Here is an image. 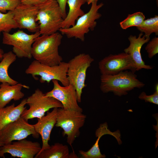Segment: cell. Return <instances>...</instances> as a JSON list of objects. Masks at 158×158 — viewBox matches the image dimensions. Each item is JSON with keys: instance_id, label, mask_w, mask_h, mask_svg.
<instances>
[{"instance_id": "obj_25", "label": "cell", "mask_w": 158, "mask_h": 158, "mask_svg": "<svg viewBox=\"0 0 158 158\" xmlns=\"http://www.w3.org/2000/svg\"><path fill=\"white\" fill-rule=\"evenodd\" d=\"M145 19L143 13L138 12L129 14L126 19L120 23V25L121 28L124 30L133 26L137 27L140 25Z\"/></svg>"}, {"instance_id": "obj_24", "label": "cell", "mask_w": 158, "mask_h": 158, "mask_svg": "<svg viewBox=\"0 0 158 158\" xmlns=\"http://www.w3.org/2000/svg\"><path fill=\"white\" fill-rule=\"evenodd\" d=\"M18 28L13 20L12 11L7 13L0 12V34L1 32H9L12 29Z\"/></svg>"}, {"instance_id": "obj_26", "label": "cell", "mask_w": 158, "mask_h": 158, "mask_svg": "<svg viewBox=\"0 0 158 158\" xmlns=\"http://www.w3.org/2000/svg\"><path fill=\"white\" fill-rule=\"evenodd\" d=\"M20 3V0H0V12L12 11Z\"/></svg>"}, {"instance_id": "obj_29", "label": "cell", "mask_w": 158, "mask_h": 158, "mask_svg": "<svg viewBox=\"0 0 158 158\" xmlns=\"http://www.w3.org/2000/svg\"><path fill=\"white\" fill-rule=\"evenodd\" d=\"M47 0H20L21 4L27 5L39 6Z\"/></svg>"}, {"instance_id": "obj_9", "label": "cell", "mask_w": 158, "mask_h": 158, "mask_svg": "<svg viewBox=\"0 0 158 158\" xmlns=\"http://www.w3.org/2000/svg\"><path fill=\"white\" fill-rule=\"evenodd\" d=\"M2 33V43L12 46V51L17 57L32 58V46L35 39L40 35L39 31L31 34L20 30L12 34L8 32Z\"/></svg>"}, {"instance_id": "obj_12", "label": "cell", "mask_w": 158, "mask_h": 158, "mask_svg": "<svg viewBox=\"0 0 158 158\" xmlns=\"http://www.w3.org/2000/svg\"><path fill=\"white\" fill-rule=\"evenodd\" d=\"M52 81L53 88L45 94V95L59 101L65 110L82 112V109L78 104L76 92L74 87L70 84L66 86H61L56 80H52Z\"/></svg>"}, {"instance_id": "obj_35", "label": "cell", "mask_w": 158, "mask_h": 158, "mask_svg": "<svg viewBox=\"0 0 158 158\" xmlns=\"http://www.w3.org/2000/svg\"><path fill=\"white\" fill-rule=\"evenodd\" d=\"M83 1H84V2L85 3L87 2V0H83Z\"/></svg>"}, {"instance_id": "obj_20", "label": "cell", "mask_w": 158, "mask_h": 158, "mask_svg": "<svg viewBox=\"0 0 158 158\" xmlns=\"http://www.w3.org/2000/svg\"><path fill=\"white\" fill-rule=\"evenodd\" d=\"M85 3L83 0H67L69 11L61 23V28H67L74 25L78 18L85 13L81 8Z\"/></svg>"}, {"instance_id": "obj_21", "label": "cell", "mask_w": 158, "mask_h": 158, "mask_svg": "<svg viewBox=\"0 0 158 158\" xmlns=\"http://www.w3.org/2000/svg\"><path fill=\"white\" fill-rule=\"evenodd\" d=\"M16 57L11 51L4 54L0 62V83H6L11 85L18 83L9 76L8 71L9 66L16 61Z\"/></svg>"}, {"instance_id": "obj_22", "label": "cell", "mask_w": 158, "mask_h": 158, "mask_svg": "<svg viewBox=\"0 0 158 158\" xmlns=\"http://www.w3.org/2000/svg\"><path fill=\"white\" fill-rule=\"evenodd\" d=\"M68 146L59 142L38 154L34 158H69Z\"/></svg>"}, {"instance_id": "obj_3", "label": "cell", "mask_w": 158, "mask_h": 158, "mask_svg": "<svg viewBox=\"0 0 158 158\" xmlns=\"http://www.w3.org/2000/svg\"><path fill=\"white\" fill-rule=\"evenodd\" d=\"M36 21L40 35H51L59 31L63 18L56 0H47L38 6Z\"/></svg>"}, {"instance_id": "obj_7", "label": "cell", "mask_w": 158, "mask_h": 158, "mask_svg": "<svg viewBox=\"0 0 158 158\" xmlns=\"http://www.w3.org/2000/svg\"><path fill=\"white\" fill-rule=\"evenodd\" d=\"M68 67L67 62L62 61L58 65L49 66L35 60L26 69L25 73L35 79L36 76H40V81L41 83H49L52 80H56L63 86H66L69 84L67 75Z\"/></svg>"}, {"instance_id": "obj_4", "label": "cell", "mask_w": 158, "mask_h": 158, "mask_svg": "<svg viewBox=\"0 0 158 158\" xmlns=\"http://www.w3.org/2000/svg\"><path fill=\"white\" fill-rule=\"evenodd\" d=\"M94 61L89 54L82 53L75 56L68 62L67 79L69 84L75 90L78 102H81L83 90L86 86L85 82L87 70Z\"/></svg>"}, {"instance_id": "obj_10", "label": "cell", "mask_w": 158, "mask_h": 158, "mask_svg": "<svg viewBox=\"0 0 158 158\" xmlns=\"http://www.w3.org/2000/svg\"><path fill=\"white\" fill-rule=\"evenodd\" d=\"M98 68L101 75H114L128 70L134 73L136 71L131 57L124 52L105 57L99 62Z\"/></svg>"}, {"instance_id": "obj_16", "label": "cell", "mask_w": 158, "mask_h": 158, "mask_svg": "<svg viewBox=\"0 0 158 158\" xmlns=\"http://www.w3.org/2000/svg\"><path fill=\"white\" fill-rule=\"evenodd\" d=\"M143 34L140 33L138 37L136 36L130 35L128 38L130 45L124 50L125 53L130 55L134 61L136 71L143 68L149 70L153 68L152 66L145 64L142 58L140 52L141 48L143 44L149 42L150 38L144 35L142 37Z\"/></svg>"}, {"instance_id": "obj_2", "label": "cell", "mask_w": 158, "mask_h": 158, "mask_svg": "<svg viewBox=\"0 0 158 158\" xmlns=\"http://www.w3.org/2000/svg\"><path fill=\"white\" fill-rule=\"evenodd\" d=\"M100 88L104 93L113 92L118 96L127 95L135 88H140L145 84L137 78L134 72L126 70L114 75H101Z\"/></svg>"}, {"instance_id": "obj_13", "label": "cell", "mask_w": 158, "mask_h": 158, "mask_svg": "<svg viewBox=\"0 0 158 158\" xmlns=\"http://www.w3.org/2000/svg\"><path fill=\"white\" fill-rule=\"evenodd\" d=\"M41 149L40 143L24 139L0 147V157L4 158V154H10L12 157L21 158H33Z\"/></svg>"}, {"instance_id": "obj_1", "label": "cell", "mask_w": 158, "mask_h": 158, "mask_svg": "<svg viewBox=\"0 0 158 158\" xmlns=\"http://www.w3.org/2000/svg\"><path fill=\"white\" fill-rule=\"evenodd\" d=\"M62 35L57 32L49 35H40L35 39L32 48V57L41 63L54 66L62 61L59 52Z\"/></svg>"}, {"instance_id": "obj_15", "label": "cell", "mask_w": 158, "mask_h": 158, "mask_svg": "<svg viewBox=\"0 0 158 158\" xmlns=\"http://www.w3.org/2000/svg\"><path fill=\"white\" fill-rule=\"evenodd\" d=\"M58 109L55 108L51 111H47L46 115L37 118V122L33 125L36 131L41 136L42 140L41 149L39 153L50 146L49 141L51 130L56 122Z\"/></svg>"}, {"instance_id": "obj_11", "label": "cell", "mask_w": 158, "mask_h": 158, "mask_svg": "<svg viewBox=\"0 0 158 158\" xmlns=\"http://www.w3.org/2000/svg\"><path fill=\"white\" fill-rule=\"evenodd\" d=\"M32 135L38 138L40 135L35 131L33 125L21 116L16 121L5 126L0 131V141L4 144L11 143L14 140L25 139Z\"/></svg>"}, {"instance_id": "obj_27", "label": "cell", "mask_w": 158, "mask_h": 158, "mask_svg": "<svg viewBox=\"0 0 158 158\" xmlns=\"http://www.w3.org/2000/svg\"><path fill=\"white\" fill-rule=\"evenodd\" d=\"M149 42L145 49L149 58L151 59L158 53V37H155Z\"/></svg>"}, {"instance_id": "obj_33", "label": "cell", "mask_w": 158, "mask_h": 158, "mask_svg": "<svg viewBox=\"0 0 158 158\" xmlns=\"http://www.w3.org/2000/svg\"><path fill=\"white\" fill-rule=\"evenodd\" d=\"M4 52L2 49L0 47V59H2Z\"/></svg>"}, {"instance_id": "obj_18", "label": "cell", "mask_w": 158, "mask_h": 158, "mask_svg": "<svg viewBox=\"0 0 158 158\" xmlns=\"http://www.w3.org/2000/svg\"><path fill=\"white\" fill-rule=\"evenodd\" d=\"M23 87L29 89V87L21 83L11 85L6 83L0 85V108L4 107L12 100H20L24 96L21 91Z\"/></svg>"}, {"instance_id": "obj_8", "label": "cell", "mask_w": 158, "mask_h": 158, "mask_svg": "<svg viewBox=\"0 0 158 158\" xmlns=\"http://www.w3.org/2000/svg\"><path fill=\"white\" fill-rule=\"evenodd\" d=\"M26 104L29 108L24 111L21 117L27 121L41 118L51 109L63 107L60 102L52 97L46 96L39 88L26 99Z\"/></svg>"}, {"instance_id": "obj_5", "label": "cell", "mask_w": 158, "mask_h": 158, "mask_svg": "<svg viewBox=\"0 0 158 158\" xmlns=\"http://www.w3.org/2000/svg\"><path fill=\"white\" fill-rule=\"evenodd\" d=\"M97 2L92 3L89 11L79 17L73 26L67 28H61L59 31L68 38H74L84 41L85 34L90 30L94 29L97 24L96 20L102 16L98 11L104 4L101 3L97 5Z\"/></svg>"}, {"instance_id": "obj_36", "label": "cell", "mask_w": 158, "mask_h": 158, "mask_svg": "<svg viewBox=\"0 0 158 158\" xmlns=\"http://www.w3.org/2000/svg\"><path fill=\"white\" fill-rule=\"evenodd\" d=\"M156 1H157V4H158V0H156Z\"/></svg>"}, {"instance_id": "obj_32", "label": "cell", "mask_w": 158, "mask_h": 158, "mask_svg": "<svg viewBox=\"0 0 158 158\" xmlns=\"http://www.w3.org/2000/svg\"><path fill=\"white\" fill-rule=\"evenodd\" d=\"M98 0H87L86 2L88 5H89L93 2H97Z\"/></svg>"}, {"instance_id": "obj_14", "label": "cell", "mask_w": 158, "mask_h": 158, "mask_svg": "<svg viewBox=\"0 0 158 158\" xmlns=\"http://www.w3.org/2000/svg\"><path fill=\"white\" fill-rule=\"evenodd\" d=\"M38 6L25 5L20 3L13 10L14 20L18 28L25 29L31 32L39 31L36 18Z\"/></svg>"}, {"instance_id": "obj_23", "label": "cell", "mask_w": 158, "mask_h": 158, "mask_svg": "<svg viewBox=\"0 0 158 158\" xmlns=\"http://www.w3.org/2000/svg\"><path fill=\"white\" fill-rule=\"evenodd\" d=\"M141 33H144L146 37H150L151 34L154 33L158 35V16L145 20L142 23L136 27Z\"/></svg>"}, {"instance_id": "obj_6", "label": "cell", "mask_w": 158, "mask_h": 158, "mask_svg": "<svg viewBox=\"0 0 158 158\" xmlns=\"http://www.w3.org/2000/svg\"><path fill=\"white\" fill-rule=\"evenodd\" d=\"M86 116L82 112L58 108L55 126L60 127L63 135L67 136V142L71 146L80 135V128L84 125Z\"/></svg>"}, {"instance_id": "obj_17", "label": "cell", "mask_w": 158, "mask_h": 158, "mask_svg": "<svg viewBox=\"0 0 158 158\" xmlns=\"http://www.w3.org/2000/svg\"><path fill=\"white\" fill-rule=\"evenodd\" d=\"M109 134L114 136L117 140L119 145L122 143L121 140V134L119 130L114 132H111L108 128L107 123L105 122L101 124L96 130L95 135L97 138L92 147L88 151H85L82 150L79 151L81 158H104L106 156L101 153L99 145V142L100 138L103 135Z\"/></svg>"}, {"instance_id": "obj_28", "label": "cell", "mask_w": 158, "mask_h": 158, "mask_svg": "<svg viewBox=\"0 0 158 158\" xmlns=\"http://www.w3.org/2000/svg\"><path fill=\"white\" fill-rule=\"evenodd\" d=\"M155 92L150 95H147L146 93L143 92L139 95L138 97L145 102H149L156 104H158V84L157 83L155 87Z\"/></svg>"}, {"instance_id": "obj_30", "label": "cell", "mask_w": 158, "mask_h": 158, "mask_svg": "<svg viewBox=\"0 0 158 158\" xmlns=\"http://www.w3.org/2000/svg\"><path fill=\"white\" fill-rule=\"evenodd\" d=\"M56 0L61 10L64 19L67 15L66 11V6L68 0Z\"/></svg>"}, {"instance_id": "obj_19", "label": "cell", "mask_w": 158, "mask_h": 158, "mask_svg": "<svg viewBox=\"0 0 158 158\" xmlns=\"http://www.w3.org/2000/svg\"><path fill=\"white\" fill-rule=\"evenodd\" d=\"M26 99H23L18 105L13 103L0 108V131L6 125L19 118L26 109Z\"/></svg>"}, {"instance_id": "obj_34", "label": "cell", "mask_w": 158, "mask_h": 158, "mask_svg": "<svg viewBox=\"0 0 158 158\" xmlns=\"http://www.w3.org/2000/svg\"><path fill=\"white\" fill-rule=\"evenodd\" d=\"M4 144L1 141H0V147L2 146Z\"/></svg>"}, {"instance_id": "obj_31", "label": "cell", "mask_w": 158, "mask_h": 158, "mask_svg": "<svg viewBox=\"0 0 158 158\" xmlns=\"http://www.w3.org/2000/svg\"><path fill=\"white\" fill-rule=\"evenodd\" d=\"M77 155L74 153V152H72L70 154L69 158H78Z\"/></svg>"}]
</instances>
